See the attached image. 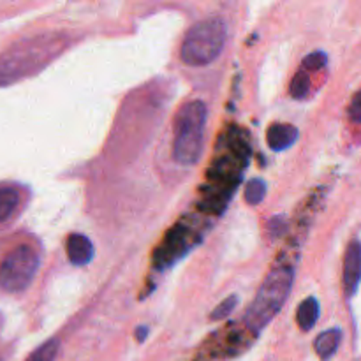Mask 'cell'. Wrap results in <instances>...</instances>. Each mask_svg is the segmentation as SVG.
Segmentation results:
<instances>
[{"label": "cell", "mask_w": 361, "mask_h": 361, "mask_svg": "<svg viewBox=\"0 0 361 361\" xmlns=\"http://www.w3.org/2000/svg\"><path fill=\"white\" fill-rule=\"evenodd\" d=\"M62 48L63 41L55 34L39 35L11 48V51L0 59V87L42 69Z\"/></svg>", "instance_id": "1"}, {"label": "cell", "mask_w": 361, "mask_h": 361, "mask_svg": "<svg viewBox=\"0 0 361 361\" xmlns=\"http://www.w3.org/2000/svg\"><path fill=\"white\" fill-rule=\"evenodd\" d=\"M207 116V104L203 101L187 102L176 115L173 155L178 164L192 166L200 161Z\"/></svg>", "instance_id": "2"}, {"label": "cell", "mask_w": 361, "mask_h": 361, "mask_svg": "<svg viewBox=\"0 0 361 361\" xmlns=\"http://www.w3.org/2000/svg\"><path fill=\"white\" fill-rule=\"evenodd\" d=\"M293 270L288 267L275 268L268 274L264 279L263 286L257 291L256 300L250 305L249 312H247V324L250 330L259 334L270 321L279 314V310L284 307L286 300H288L289 293L293 288Z\"/></svg>", "instance_id": "3"}, {"label": "cell", "mask_w": 361, "mask_h": 361, "mask_svg": "<svg viewBox=\"0 0 361 361\" xmlns=\"http://www.w3.org/2000/svg\"><path fill=\"white\" fill-rule=\"evenodd\" d=\"M228 28L221 18H208L194 25L185 34L180 49V59L187 66H208L224 49Z\"/></svg>", "instance_id": "4"}, {"label": "cell", "mask_w": 361, "mask_h": 361, "mask_svg": "<svg viewBox=\"0 0 361 361\" xmlns=\"http://www.w3.org/2000/svg\"><path fill=\"white\" fill-rule=\"evenodd\" d=\"M41 257L30 243H18L0 259V289L4 293H23L34 281Z\"/></svg>", "instance_id": "5"}, {"label": "cell", "mask_w": 361, "mask_h": 361, "mask_svg": "<svg viewBox=\"0 0 361 361\" xmlns=\"http://www.w3.org/2000/svg\"><path fill=\"white\" fill-rule=\"evenodd\" d=\"M361 281V243L353 242L348 247L344 259V288L348 296H353Z\"/></svg>", "instance_id": "6"}, {"label": "cell", "mask_w": 361, "mask_h": 361, "mask_svg": "<svg viewBox=\"0 0 361 361\" xmlns=\"http://www.w3.org/2000/svg\"><path fill=\"white\" fill-rule=\"evenodd\" d=\"M66 250L67 257H69V261L74 267H85V264H88L94 259V245H92V242L87 236L78 235V233H74V235L67 238Z\"/></svg>", "instance_id": "7"}, {"label": "cell", "mask_w": 361, "mask_h": 361, "mask_svg": "<svg viewBox=\"0 0 361 361\" xmlns=\"http://www.w3.org/2000/svg\"><path fill=\"white\" fill-rule=\"evenodd\" d=\"M298 140V129L291 123H274L267 133V141L271 150L282 152L291 148Z\"/></svg>", "instance_id": "8"}, {"label": "cell", "mask_w": 361, "mask_h": 361, "mask_svg": "<svg viewBox=\"0 0 361 361\" xmlns=\"http://www.w3.org/2000/svg\"><path fill=\"white\" fill-rule=\"evenodd\" d=\"M21 203V194L13 185H0V224H6L18 212Z\"/></svg>", "instance_id": "9"}, {"label": "cell", "mask_w": 361, "mask_h": 361, "mask_svg": "<svg viewBox=\"0 0 361 361\" xmlns=\"http://www.w3.org/2000/svg\"><path fill=\"white\" fill-rule=\"evenodd\" d=\"M341 330L337 328H331V330L324 331L314 342V349L319 355L321 360H330L331 356L335 355V351L338 349V344H341Z\"/></svg>", "instance_id": "10"}, {"label": "cell", "mask_w": 361, "mask_h": 361, "mask_svg": "<svg viewBox=\"0 0 361 361\" xmlns=\"http://www.w3.org/2000/svg\"><path fill=\"white\" fill-rule=\"evenodd\" d=\"M317 319H319V302L316 298H307L305 302L300 303L298 312H296V323L300 330H312Z\"/></svg>", "instance_id": "11"}, {"label": "cell", "mask_w": 361, "mask_h": 361, "mask_svg": "<svg viewBox=\"0 0 361 361\" xmlns=\"http://www.w3.org/2000/svg\"><path fill=\"white\" fill-rule=\"evenodd\" d=\"M59 338H49V341L44 342L41 348L35 349V351L28 356L27 361H55L56 355H59Z\"/></svg>", "instance_id": "12"}, {"label": "cell", "mask_w": 361, "mask_h": 361, "mask_svg": "<svg viewBox=\"0 0 361 361\" xmlns=\"http://www.w3.org/2000/svg\"><path fill=\"white\" fill-rule=\"evenodd\" d=\"M267 194V183L263 180L256 178L247 183L245 187V200L249 204H259Z\"/></svg>", "instance_id": "13"}, {"label": "cell", "mask_w": 361, "mask_h": 361, "mask_svg": "<svg viewBox=\"0 0 361 361\" xmlns=\"http://www.w3.org/2000/svg\"><path fill=\"white\" fill-rule=\"evenodd\" d=\"M309 88H310L309 74H307L305 69L300 71L291 81V95L295 99H303L307 95V92H309Z\"/></svg>", "instance_id": "14"}, {"label": "cell", "mask_w": 361, "mask_h": 361, "mask_svg": "<svg viewBox=\"0 0 361 361\" xmlns=\"http://www.w3.org/2000/svg\"><path fill=\"white\" fill-rule=\"evenodd\" d=\"M236 303H238V298H236L235 295L229 296V298H226L224 302L221 303V305L215 307V310H214V312H212V319H214V321H221V319H224V317H228L229 314H231L233 310H235Z\"/></svg>", "instance_id": "15"}, {"label": "cell", "mask_w": 361, "mask_h": 361, "mask_svg": "<svg viewBox=\"0 0 361 361\" xmlns=\"http://www.w3.org/2000/svg\"><path fill=\"white\" fill-rule=\"evenodd\" d=\"M324 63H326V55H324V53H321V51L312 53V55H309L305 60H303V67H305V71L307 69L317 71V69H321Z\"/></svg>", "instance_id": "16"}, {"label": "cell", "mask_w": 361, "mask_h": 361, "mask_svg": "<svg viewBox=\"0 0 361 361\" xmlns=\"http://www.w3.org/2000/svg\"><path fill=\"white\" fill-rule=\"evenodd\" d=\"M349 118H351L353 122L361 123V92H358V94L353 97L351 106H349Z\"/></svg>", "instance_id": "17"}, {"label": "cell", "mask_w": 361, "mask_h": 361, "mask_svg": "<svg viewBox=\"0 0 361 361\" xmlns=\"http://www.w3.org/2000/svg\"><path fill=\"white\" fill-rule=\"evenodd\" d=\"M147 335H148V328L147 326H140V328H137V331H136V341L143 342L145 338H147Z\"/></svg>", "instance_id": "18"}]
</instances>
